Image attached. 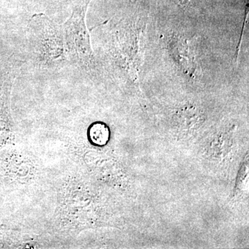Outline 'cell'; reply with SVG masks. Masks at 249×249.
Wrapping results in <instances>:
<instances>
[{
    "mask_svg": "<svg viewBox=\"0 0 249 249\" xmlns=\"http://www.w3.org/2000/svg\"><path fill=\"white\" fill-rule=\"evenodd\" d=\"M168 46L174 60L183 71L191 77L197 75L201 68L196 58V52L189 40L178 35H175L170 37Z\"/></svg>",
    "mask_w": 249,
    "mask_h": 249,
    "instance_id": "cell-1",
    "label": "cell"
},
{
    "mask_svg": "<svg viewBox=\"0 0 249 249\" xmlns=\"http://www.w3.org/2000/svg\"><path fill=\"white\" fill-rule=\"evenodd\" d=\"M89 140L94 145L103 146L107 143L109 139V129L106 124L96 123L90 126L88 130Z\"/></svg>",
    "mask_w": 249,
    "mask_h": 249,
    "instance_id": "cell-2",
    "label": "cell"
},
{
    "mask_svg": "<svg viewBox=\"0 0 249 249\" xmlns=\"http://www.w3.org/2000/svg\"><path fill=\"white\" fill-rule=\"evenodd\" d=\"M180 6H186L191 2L192 0H170Z\"/></svg>",
    "mask_w": 249,
    "mask_h": 249,
    "instance_id": "cell-3",
    "label": "cell"
}]
</instances>
